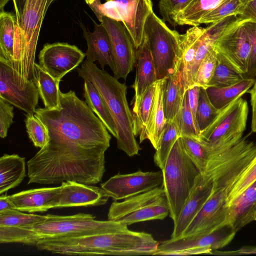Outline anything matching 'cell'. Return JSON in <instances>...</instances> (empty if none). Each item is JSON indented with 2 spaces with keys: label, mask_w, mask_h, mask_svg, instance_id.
Listing matches in <instances>:
<instances>
[{
  "label": "cell",
  "mask_w": 256,
  "mask_h": 256,
  "mask_svg": "<svg viewBox=\"0 0 256 256\" xmlns=\"http://www.w3.org/2000/svg\"><path fill=\"white\" fill-rule=\"evenodd\" d=\"M180 137L188 136L198 138L200 130L195 121L189 104L188 90L184 94L181 108L173 120Z\"/></svg>",
  "instance_id": "d590c367"
},
{
  "label": "cell",
  "mask_w": 256,
  "mask_h": 256,
  "mask_svg": "<svg viewBox=\"0 0 256 256\" xmlns=\"http://www.w3.org/2000/svg\"><path fill=\"white\" fill-rule=\"evenodd\" d=\"M10 0H0V12H3L4 8Z\"/></svg>",
  "instance_id": "db71d44e"
},
{
  "label": "cell",
  "mask_w": 256,
  "mask_h": 256,
  "mask_svg": "<svg viewBox=\"0 0 256 256\" xmlns=\"http://www.w3.org/2000/svg\"><path fill=\"white\" fill-rule=\"evenodd\" d=\"M256 180V154L248 166L229 192L227 198L228 205V206Z\"/></svg>",
  "instance_id": "7bdbcfd3"
},
{
  "label": "cell",
  "mask_w": 256,
  "mask_h": 256,
  "mask_svg": "<svg viewBox=\"0 0 256 256\" xmlns=\"http://www.w3.org/2000/svg\"><path fill=\"white\" fill-rule=\"evenodd\" d=\"M36 246L39 250L69 256H138L148 254L150 239L147 232L127 228L44 240Z\"/></svg>",
  "instance_id": "7a4b0ae2"
},
{
  "label": "cell",
  "mask_w": 256,
  "mask_h": 256,
  "mask_svg": "<svg viewBox=\"0 0 256 256\" xmlns=\"http://www.w3.org/2000/svg\"><path fill=\"white\" fill-rule=\"evenodd\" d=\"M26 130L34 145L42 148L47 143L48 136L43 124L34 114H26L24 120Z\"/></svg>",
  "instance_id": "b9f144b4"
},
{
  "label": "cell",
  "mask_w": 256,
  "mask_h": 256,
  "mask_svg": "<svg viewBox=\"0 0 256 256\" xmlns=\"http://www.w3.org/2000/svg\"><path fill=\"white\" fill-rule=\"evenodd\" d=\"M54 0H50V1L52 2L53 1H54Z\"/></svg>",
  "instance_id": "680465c9"
},
{
  "label": "cell",
  "mask_w": 256,
  "mask_h": 256,
  "mask_svg": "<svg viewBox=\"0 0 256 256\" xmlns=\"http://www.w3.org/2000/svg\"><path fill=\"white\" fill-rule=\"evenodd\" d=\"M34 82L44 108L60 110L61 108L59 84L44 70L39 64H34Z\"/></svg>",
  "instance_id": "83f0119b"
},
{
  "label": "cell",
  "mask_w": 256,
  "mask_h": 256,
  "mask_svg": "<svg viewBox=\"0 0 256 256\" xmlns=\"http://www.w3.org/2000/svg\"><path fill=\"white\" fill-rule=\"evenodd\" d=\"M162 172L169 215L174 224L200 174L186 153L181 137L174 143Z\"/></svg>",
  "instance_id": "8992f818"
},
{
  "label": "cell",
  "mask_w": 256,
  "mask_h": 256,
  "mask_svg": "<svg viewBox=\"0 0 256 256\" xmlns=\"http://www.w3.org/2000/svg\"><path fill=\"white\" fill-rule=\"evenodd\" d=\"M93 32L82 26L84 37L86 40L88 48L86 52V60L94 63L98 61L102 70L108 66L114 72L115 70L114 58L108 34L102 24L94 22Z\"/></svg>",
  "instance_id": "ffe728a7"
},
{
  "label": "cell",
  "mask_w": 256,
  "mask_h": 256,
  "mask_svg": "<svg viewBox=\"0 0 256 256\" xmlns=\"http://www.w3.org/2000/svg\"><path fill=\"white\" fill-rule=\"evenodd\" d=\"M154 64L156 80L174 75L182 54V34L170 29L154 12L148 16L144 29Z\"/></svg>",
  "instance_id": "52a82bcc"
},
{
  "label": "cell",
  "mask_w": 256,
  "mask_h": 256,
  "mask_svg": "<svg viewBox=\"0 0 256 256\" xmlns=\"http://www.w3.org/2000/svg\"><path fill=\"white\" fill-rule=\"evenodd\" d=\"M224 0H193L174 18L178 25L198 26L201 18Z\"/></svg>",
  "instance_id": "1f68e13d"
},
{
  "label": "cell",
  "mask_w": 256,
  "mask_h": 256,
  "mask_svg": "<svg viewBox=\"0 0 256 256\" xmlns=\"http://www.w3.org/2000/svg\"><path fill=\"white\" fill-rule=\"evenodd\" d=\"M215 48L244 76L248 71L250 44L243 23L238 18L220 34Z\"/></svg>",
  "instance_id": "8fae6325"
},
{
  "label": "cell",
  "mask_w": 256,
  "mask_h": 256,
  "mask_svg": "<svg viewBox=\"0 0 256 256\" xmlns=\"http://www.w3.org/2000/svg\"><path fill=\"white\" fill-rule=\"evenodd\" d=\"M162 170L118 174L100 184L110 198L117 201L144 193L162 185Z\"/></svg>",
  "instance_id": "7c38bea8"
},
{
  "label": "cell",
  "mask_w": 256,
  "mask_h": 256,
  "mask_svg": "<svg viewBox=\"0 0 256 256\" xmlns=\"http://www.w3.org/2000/svg\"><path fill=\"white\" fill-rule=\"evenodd\" d=\"M88 4H90L93 2L95 0H84Z\"/></svg>",
  "instance_id": "11a10c76"
},
{
  "label": "cell",
  "mask_w": 256,
  "mask_h": 256,
  "mask_svg": "<svg viewBox=\"0 0 256 256\" xmlns=\"http://www.w3.org/2000/svg\"><path fill=\"white\" fill-rule=\"evenodd\" d=\"M46 216L26 214L16 209L0 212V226L18 228L29 226L43 220Z\"/></svg>",
  "instance_id": "74e56055"
},
{
  "label": "cell",
  "mask_w": 256,
  "mask_h": 256,
  "mask_svg": "<svg viewBox=\"0 0 256 256\" xmlns=\"http://www.w3.org/2000/svg\"><path fill=\"white\" fill-rule=\"evenodd\" d=\"M60 186L23 190L8 196L15 209L30 213L46 212L52 208V203Z\"/></svg>",
  "instance_id": "7402d4cb"
},
{
  "label": "cell",
  "mask_w": 256,
  "mask_h": 256,
  "mask_svg": "<svg viewBox=\"0 0 256 256\" xmlns=\"http://www.w3.org/2000/svg\"><path fill=\"white\" fill-rule=\"evenodd\" d=\"M50 0H27L20 28H17L14 62V80L24 88L34 80L35 55L41 26Z\"/></svg>",
  "instance_id": "5b68a950"
},
{
  "label": "cell",
  "mask_w": 256,
  "mask_h": 256,
  "mask_svg": "<svg viewBox=\"0 0 256 256\" xmlns=\"http://www.w3.org/2000/svg\"><path fill=\"white\" fill-rule=\"evenodd\" d=\"M244 78L226 60L217 52L216 66L208 87L222 88L234 84Z\"/></svg>",
  "instance_id": "d6a6232c"
},
{
  "label": "cell",
  "mask_w": 256,
  "mask_h": 256,
  "mask_svg": "<svg viewBox=\"0 0 256 256\" xmlns=\"http://www.w3.org/2000/svg\"><path fill=\"white\" fill-rule=\"evenodd\" d=\"M109 198L101 188L66 181L61 183L52 208L101 206L106 204Z\"/></svg>",
  "instance_id": "e0dca14e"
},
{
  "label": "cell",
  "mask_w": 256,
  "mask_h": 256,
  "mask_svg": "<svg viewBox=\"0 0 256 256\" xmlns=\"http://www.w3.org/2000/svg\"><path fill=\"white\" fill-rule=\"evenodd\" d=\"M250 44V53L246 73L244 78H255L256 76V23L242 22Z\"/></svg>",
  "instance_id": "f6af8a7d"
},
{
  "label": "cell",
  "mask_w": 256,
  "mask_h": 256,
  "mask_svg": "<svg viewBox=\"0 0 256 256\" xmlns=\"http://www.w3.org/2000/svg\"><path fill=\"white\" fill-rule=\"evenodd\" d=\"M212 182L206 174H200L181 210L175 223L170 238L181 237L188 225L199 212L211 194Z\"/></svg>",
  "instance_id": "ac0fdd59"
},
{
  "label": "cell",
  "mask_w": 256,
  "mask_h": 256,
  "mask_svg": "<svg viewBox=\"0 0 256 256\" xmlns=\"http://www.w3.org/2000/svg\"><path fill=\"white\" fill-rule=\"evenodd\" d=\"M44 220L18 228L0 226V243H19L36 246L40 241L92 234L114 232L128 228L118 222L96 220L91 214L70 216L48 214Z\"/></svg>",
  "instance_id": "3957f363"
},
{
  "label": "cell",
  "mask_w": 256,
  "mask_h": 256,
  "mask_svg": "<svg viewBox=\"0 0 256 256\" xmlns=\"http://www.w3.org/2000/svg\"><path fill=\"white\" fill-rule=\"evenodd\" d=\"M220 110L217 109L212 104L208 96L206 89L200 87L196 114L200 132L210 124L218 115Z\"/></svg>",
  "instance_id": "f35d334b"
},
{
  "label": "cell",
  "mask_w": 256,
  "mask_h": 256,
  "mask_svg": "<svg viewBox=\"0 0 256 256\" xmlns=\"http://www.w3.org/2000/svg\"><path fill=\"white\" fill-rule=\"evenodd\" d=\"M237 18L242 22L256 23V0H250L243 5Z\"/></svg>",
  "instance_id": "7dc6e473"
},
{
  "label": "cell",
  "mask_w": 256,
  "mask_h": 256,
  "mask_svg": "<svg viewBox=\"0 0 256 256\" xmlns=\"http://www.w3.org/2000/svg\"><path fill=\"white\" fill-rule=\"evenodd\" d=\"M250 0H240V1L242 2L244 5L246 4Z\"/></svg>",
  "instance_id": "6f0895ef"
},
{
  "label": "cell",
  "mask_w": 256,
  "mask_h": 256,
  "mask_svg": "<svg viewBox=\"0 0 256 256\" xmlns=\"http://www.w3.org/2000/svg\"><path fill=\"white\" fill-rule=\"evenodd\" d=\"M18 26L15 15L4 11L0 12V57L12 65L16 44Z\"/></svg>",
  "instance_id": "f546056e"
},
{
  "label": "cell",
  "mask_w": 256,
  "mask_h": 256,
  "mask_svg": "<svg viewBox=\"0 0 256 256\" xmlns=\"http://www.w3.org/2000/svg\"><path fill=\"white\" fill-rule=\"evenodd\" d=\"M193 0H160L158 4L160 12L163 20L175 26L174 18Z\"/></svg>",
  "instance_id": "ee69618b"
},
{
  "label": "cell",
  "mask_w": 256,
  "mask_h": 256,
  "mask_svg": "<svg viewBox=\"0 0 256 256\" xmlns=\"http://www.w3.org/2000/svg\"><path fill=\"white\" fill-rule=\"evenodd\" d=\"M181 138L188 156L200 174H204L209 155L208 148L200 142L198 138L182 136Z\"/></svg>",
  "instance_id": "8d00e7d4"
},
{
  "label": "cell",
  "mask_w": 256,
  "mask_h": 256,
  "mask_svg": "<svg viewBox=\"0 0 256 256\" xmlns=\"http://www.w3.org/2000/svg\"><path fill=\"white\" fill-rule=\"evenodd\" d=\"M189 104L195 121L198 123L196 114L198 108L200 87L194 86L187 90Z\"/></svg>",
  "instance_id": "c3c4849f"
},
{
  "label": "cell",
  "mask_w": 256,
  "mask_h": 256,
  "mask_svg": "<svg viewBox=\"0 0 256 256\" xmlns=\"http://www.w3.org/2000/svg\"><path fill=\"white\" fill-rule=\"evenodd\" d=\"M212 182L210 194L182 236L210 232L228 224L227 198L230 188L224 182Z\"/></svg>",
  "instance_id": "30bf717a"
},
{
  "label": "cell",
  "mask_w": 256,
  "mask_h": 256,
  "mask_svg": "<svg viewBox=\"0 0 256 256\" xmlns=\"http://www.w3.org/2000/svg\"><path fill=\"white\" fill-rule=\"evenodd\" d=\"M118 3L124 14V24L136 48L142 43L146 20L153 12L152 0H106Z\"/></svg>",
  "instance_id": "d6986e66"
},
{
  "label": "cell",
  "mask_w": 256,
  "mask_h": 256,
  "mask_svg": "<svg viewBox=\"0 0 256 256\" xmlns=\"http://www.w3.org/2000/svg\"><path fill=\"white\" fill-rule=\"evenodd\" d=\"M86 56L76 46L64 42L46 44L38 56L39 65L58 80L82 63Z\"/></svg>",
  "instance_id": "4fadbf2b"
},
{
  "label": "cell",
  "mask_w": 256,
  "mask_h": 256,
  "mask_svg": "<svg viewBox=\"0 0 256 256\" xmlns=\"http://www.w3.org/2000/svg\"><path fill=\"white\" fill-rule=\"evenodd\" d=\"M61 108H36L44 125L46 144L27 162L28 184H57L66 181L93 185L102 181L105 152L111 136L74 90L60 93Z\"/></svg>",
  "instance_id": "6da1fadb"
},
{
  "label": "cell",
  "mask_w": 256,
  "mask_h": 256,
  "mask_svg": "<svg viewBox=\"0 0 256 256\" xmlns=\"http://www.w3.org/2000/svg\"><path fill=\"white\" fill-rule=\"evenodd\" d=\"M14 4L15 16L16 18L18 28L22 24V17L27 0H12Z\"/></svg>",
  "instance_id": "816d5d0a"
},
{
  "label": "cell",
  "mask_w": 256,
  "mask_h": 256,
  "mask_svg": "<svg viewBox=\"0 0 256 256\" xmlns=\"http://www.w3.org/2000/svg\"><path fill=\"white\" fill-rule=\"evenodd\" d=\"M84 81L92 82L106 103L114 120L117 132L118 148L128 156L138 155L140 147L133 130V117L126 100V86L104 70L87 60L77 69Z\"/></svg>",
  "instance_id": "277c9868"
},
{
  "label": "cell",
  "mask_w": 256,
  "mask_h": 256,
  "mask_svg": "<svg viewBox=\"0 0 256 256\" xmlns=\"http://www.w3.org/2000/svg\"><path fill=\"white\" fill-rule=\"evenodd\" d=\"M240 0H224L200 21L202 24H212L230 16H238L243 6Z\"/></svg>",
  "instance_id": "ab89813d"
},
{
  "label": "cell",
  "mask_w": 256,
  "mask_h": 256,
  "mask_svg": "<svg viewBox=\"0 0 256 256\" xmlns=\"http://www.w3.org/2000/svg\"><path fill=\"white\" fill-rule=\"evenodd\" d=\"M212 250L209 248H189L164 253L162 256H190L198 254H210Z\"/></svg>",
  "instance_id": "f907efd6"
},
{
  "label": "cell",
  "mask_w": 256,
  "mask_h": 256,
  "mask_svg": "<svg viewBox=\"0 0 256 256\" xmlns=\"http://www.w3.org/2000/svg\"><path fill=\"white\" fill-rule=\"evenodd\" d=\"M26 176L25 158L4 154L0 158V194L18 186Z\"/></svg>",
  "instance_id": "484cf974"
},
{
  "label": "cell",
  "mask_w": 256,
  "mask_h": 256,
  "mask_svg": "<svg viewBox=\"0 0 256 256\" xmlns=\"http://www.w3.org/2000/svg\"><path fill=\"white\" fill-rule=\"evenodd\" d=\"M216 60L217 51L214 46L200 63L194 78V86L205 89L208 88L214 72Z\"/></svg>",
  "instance_id": "60d3db41"
},
{
  "label": "cell",
  "mask_w": 256,
  "mask_h": 256,
  "mask_svg": "<svg viewBox=\"0 0 256 256\" xmlns=\"http://www.w3.org/2000/svg\"><path fill=\"white\" fill-rule=\"evenodd\" d=\"M248 106L241 97L220 110L215 120L200 132L198 139L210 148H216L240 139L246 130Z\"/></svg>",
  "instance_id": "9c48e42d"
},
{
  "label": "cell",
  "mask_w": 256,
  "mask_h": 256,
  "mask_svg": "<svg viewBox=\"0 0 256 256\" xmlns=\"http://www.w3.org/2000/svg\"><path fill=\"white\" fill-rule=\"evenodd\" d=\"M204 28L192 26L182 34V54L178 72L184 89L193 86L192 69L196 51L200 43Z\"/></svg>",
  "instance_id": "cb8c5ba5"
},
{
  "label": "cell",
  "mask_w": 256,
  "mask_h": 256,
  "mask_svg": "<svg viewBox=\"0 0 256 256\" xmlns=\"http://www.w3.org/2000/svg\"><path fill=\"white\" fill-rule=\"evenodd\" d=\"M236 232L228 224L208 233L170 238L160 242L154 255L189 248H209L218 250L228 245L234 238Z\"/></svg>",
  "instance_id": "2e32d148"
},
{
  "label": "cell",
  "mask_w": 256,
  "mask_h": 256,
  "mask_svg": "<svg viewBox=\"0 0 256 256\" xmlns=\"http://www.w3.org/2000/svg\"><path fill=\"white\" fill-rule=\"evenodd\" d=\"M169 213L168 202L162 185L120 202L114 200L110 207L108 218L128 226L141 222L162 220Z\"/></svg>",
  "instance_id": "ba28073f"
},
{
  "label": "cell",
  "mask_w": 256,
  "mask_h": 256,
  "mask_svg": "<svg viewBox=\"0 0 256 256\" xmlns=\"http://www.w3.org/2000/svg\"><path fill=\"white\" fill-rule=\"evenodd\" d=\"M136 74L132 88L134 90L132 110L138 107L147 90L157 80L153 60L146 38L136 48Z\"/></svg>",
  "instance_id": "44dd1931"
},
{
  "label": "cell",
  "mask_w": 256,
  "mask_h": 256,
  "mask_svg": "<svg viewBox=\"0 0 256 256\" xmlns=\"http://www.w3.org/2000/svg\"><path fill=\"white\" fill-rule=\"evenodd\" d=\"M228 224L237 232L253 221L256 209V180L228 206Z\"/></svg>",
  "instance_id": "603a6c76"
},
{
  "label": "cell",
  "mask_w": 256,
  "mask_h": 256,
  "mask_svg": "<svg viewBox=\"0 0 256 256\" xmlns=\"http://www.w3.org/2000/svg\"><path fill=\"white\" fill-rule=\"evenodd\" d=\"M156 81L147 88L138 107L132 110L133 130L136 136L142 134L147 124L156 92Z\"/></svg>",
  "instance_id": "836d02e7"
},
{
  "label": "cell",
  "mask_w": 256,
  "mask_h": 256,
  "mask_svg": "<svg viewBox=\"0 0 256 256\" xmlns=\"http://www.w3.org/2000/svg\"><path fill=\"white\" fill-rule=\"evenodd\" d=\"M10 209H15V208L10 200L8 196L6 194H1L0 196V212Z\"/></svg>",
  "instance_id": "f5cc1de1"
},
{
  "label": "cell",
  "mask_w": 256,
  "mask_h": 256,
  "mask_svg": "<svg viewBox=\"0 0 256 256\" xmlns=\"http://www.w3.org/2000/svg\"><path fill=\"white\" fill-rule=\"evenodd\" d=\"M166 123L162 103L161 80H157L151 112L144 132L140 136V143L148 139L156 150Z\"/></svg>",
  "instance_id": "d4e9b609"
},
{
  "label": "cell",
  "mask_w": 256,
  "mask_h": 256,
  "mask_svg": "<svg viewBox=\"0 0 256 256\" xmlns=\"http://www.w3.org/2000/svg\"><path fill=\"white\" fill-rule=\"evenodd\" d=\"M40 95L34 80L24 88L14 82L10 63L0 57V98L26 114H34Z\"/></svg>",
  "instance_id": "9a60e30c"
},
{
  "label": "cell",
  "mask_w": 256,
  "mask_h": 256,
  "mask_svg": "<svg viewBox=\"0 0 256 256\" xmlns=\"http://www.w3.org/2000/svg\"><path fill=\"white\" fill-rule=\"evenodd\" d=\"M247 92L250 94L252 107L251 132L256 133V76L254 85Z\"/></svg>",
  "instance_id": "681fc988"
},
{
  "label": "cell",
  "mask_w": 256,
  "mask_h": 256,
  "mask_svg": "<svg viewBox=\"0 0 256 256\" xmlns=\"http://www.w3.org/2000/svg\"><path fill=\"white\" fill-rule=\"evenodd\" d=\"M180 137V135L174 121L167 122L154 156L156 165L161 170L164 168L170 152Z\"/></svg>",
  "instance_id": "e575fe53"
},
{
  "label": "cell",
  "mask_w": 256,
  "mask_h": 256,
  "mask_svg": "<svg viewBox=\"0 0 256 256\" xmlns=\"http://www.w3.org/2000/svg\"><path fill=\"white\" fill-rule=\"evenodd\" d=\"M14 106L0 98V136H7L8 130L13 123Z\"/></svg>",
  "instance_id": "bcb514c9"
},
{
  "label": "cell",
  "mask_w": 256,
  "mask_h": 256,
  "mask_svg": "<svg viewBox=\"0 0 256 256\" xmlns=\"http://www.w3.org/2000/svg\"><path fill=\"white\" fill-rule=\"evenodd\" d=\"M84 96L88 106L116 138L117 132L114 120L102 96L92 82L84 81Z\"/></svg>",
  "instance_id": "4dcf8cb0"
},
{
  "label": "cell",
  "mask_w": 256,
  "mask_h": 256,
  "mask_svg": "<svg viewBox=\"0 0 256 256\" xmlns=\"http://www.w3.org/2000/svg\"><path fill=\"white\" fill-rule=\"evenodd\" d=\"M253 220H256V209L255 210L253 215Z\"/></svg>",
  "instance_id": "9f6ffc18"
},
{
  "label": "cell",
  "mask_w": 256,
  "mask_h": 256,
  "mask_svg": "<svg viewBox=\"0 0 256 256\" xmlns=\"http://www.w3.org/2000/svg\"><path fill=\"white\" fill-rule=\"evenodd\" d=\"M254 82L255 78H244L230 86L222 88L210 86L206 90L212 104L217 109L220 110L246 93L252 86Z\"/></svg>",
  "instance_id": "f1b7e54d"
},
{
  "label": "cell",
  "mask_w": 256,
  "mask_h": 256,
  "mask_svg": "<svg viewBox=\"0 0 256 256\" xmlns=\"http://www.w3.org/2000/svg\"><path fill=\"white\" fill-rule=\"evenodd\" d=\"M112 44L115 70L114 77L126 79L136 64V48L126 28L120 22L104 16L100 22Z\"/></svg>",
  "instance_id": "5bb4252c"
},
{
  "label": "cell",
  "mask_w": 256,
  "mask_h": 256,
  "mask_svg": "<svg viewBox=\"0 0 256 256\" xmlns=\"http://www.w3.org/2000/svg\"><path fill=\"white\" fill-rule=\"evenodd\" d=\"M162 103L167 122L173 120L179 112L185 91L178 72L174 75L161 80Z\"/></svg>",
  "instance_id": "4316f807"
}]
</instances>
